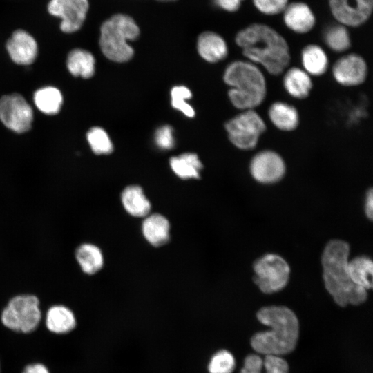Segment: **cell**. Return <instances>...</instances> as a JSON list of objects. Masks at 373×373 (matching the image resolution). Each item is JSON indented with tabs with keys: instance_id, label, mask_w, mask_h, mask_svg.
Returning a JSON list of instances; mask_svg holds the SVG:
<instances>
[{
	"instance_id": "cell-1",
	"label": "cell",
	"mask_w": 373,
	"mask_h": 373,
	"mask_svg": "<svg viewBox=\"0 0 373 373\" xmlns=\"http://www.w3.org/2000/svg\"><path fill=\"white\" fill-rule=\"evenodd\" d=\"M236 43L248 61L261 66L272 75H280L289 64L291 56L287 41L267 25L250 24L237 33Z\"/></svg>"
},
{
	"instance_id": "cell-2",
	"label": "cell",
	"mask_w": 373,
	"mask_h": 373,
	"mask_svg": "<svg viewBox=\"0 0 373 373\" xmlns=\"http://www.w3.org/2000/svg\"><path fill=\"white\" fill-rule=\"evenodd\" d=\"M257 318L270 328L251 337V345L257 353L281 356L295 349L299 323L291 309L285 306L264 307L257 312Z\"/></svg>"
},
{
	"instance_id": "cell-3",
	"label": "cell",
	"mask_w": 373,
	"mask_h": 373,
	"mask_svg": "<svg viewBox=\"0 0 373 373\" xmlns=\"http://www.w3.org/2000/svg\"><path fill=\"white\" fill-rule=\"evenodd\" d=\"M349 244L342 240H332L325 245L322 257L325 287L339 306L358 305L367 297V290L351 280L348 270Z\"/></svg>"
},
{
	"instance_id": "cell-4",
	"label": "cell",
	"mask_w": 373,
	"mask_h": 373,
	"mask_svg": "<svg viewBox=\"0 0 373 373\" xmlns=\"http://www.w3.org/2000/svg\"><path fill=\"white\" fill-rule=\"evenodd\" d=\"M223 79L231 87L228 91L230 102L239 110L254 109L266 97L265 77L259 66L248 60H237L229 64Z\"/></svg>"
},
{
	"instance_id": "cell-5",
	"label": "cell",
	"mask_w": 373,
	"mask_h": 373,
	"mask_svg": "<svg viewBox=\"0 0 373 373\" xmlns=\"http://www.w3.org/2000/svg\"><path fill=\"white\" fill-rule=\"evenodd\" d=\"M139 35L140 28L131 16L122 13L113 15L101 25L99 40L101 50L111 61H127L134 54L128 41H133Z\"/></svg>"
},
{
	"instance_id": "cell-6",
	"label": "cell",
	"mask_w": 373,
	"mask_h": 373,
	"mask_svg": "<svg viewBox=\"0 0 373 373\" xmlns=\"http://www.w3.org/2000/svg\"><path fill=\"white\" fill-rule=\"evenodd\" d=\"M41 318L39 301L34 295H19L13 297L3 309L2 324L18 333L29 334L38 327Z\"/></svg>"
},
{
	"instance_id": "cell-7",
	"label": "cell",
	"mask_w": 373,
	"mask_h": 373,
	"mask_svg": "<svg viewBox=\"0 0 373 373\" xmlns=\"http://www.w3.org/2000/svg\"><path fill=\"white\" fill-rule=\"evenodd\" d=\"M231 142L238 149H254L266 131V124L254 109L242 111L224 124Z\"/></svg>"
},
{
	"instance_id": "cell-8",
	"label": "cell",
	"mask_w": 373,
	"mask_h": 373,
	"mask_svg": "<svg viewBox=\"0 0 373 373\" xmlns=\"http://www.w3.org/2000/svg\"><path fill=\"white\" fill-rule=\"evenodd\" d=\"M254 282L265 294H272L283 289L289 278L290 268L286 260L275 254H267L258 258L253 265Z\"/></svg>"
},
{
	"instance_id": "cell-9",
	"label": "cell",
	"mask_w": 373,
	"mask_h": 373,
	"mask_svg": "<svg viewBox=\"0 0 373 373\" xmlns=\"http://www.w3.org/2000/svg\"><path fill=\"white\" fill-rule=\"evenodd\" d=\"M0 120L12 131L25 133L31 128L33 111L21 95H6L0 98Z\"/></svg>"
},
{
	"instance_id": "cell-10",
	"label": "cell",
	"mask_w": 373,
	"mask_h": 373,
	"mask_svg": "<svg viewBox=\"0 0 373 373\" xmlns=\"http://www.w3.org/2000/svg\"><path fill=\"white\" fill-rule=\"evenodd\" d=\"M88 10V0H50L47 4L48 14L60 19L59 28L67 34L80 30Z\"/></svg>"
},
{
	"instance_id": "cell-11",
	"label": "cell",
	"mask_w": 373,
	"mask_h": 373,
	"mask_svg": "<svg viewBox=\"0 0 373 373\" xmlns=\"http://www.w3.org/2000/svg\"><path fill=\"white\" fill-rule=\"evenodd\" d=\"M286 166L283 157L272 150L260 151L250 162L249 171L253 178L262 184H273L280 180Z\"/></svg>"
},
{
	"instance_id": "cell-12",
	"label": "cell",
	"mask_w": 373,
	"mask_h": 373,
	"mask_svg": "<svg viewBox=\"0 0 373 373\" xmlns=\"http://www.w3.org/2000/svg\"><path fill=\"white\" fill-rule=\"evenodd\" d=\"M334 17L345 26L358 27L370 18L373 0H329Z\"/></svg>"
},
{
	"instance_id": "cell-13",
	"label": "cell",
	"mask_w": 373,
	"mask_h": 373,
	"mask_svg": "<svg viewBox=\"0 0 373 373\" xmlns=\"http://www.w3.org/2000/svg\"><path fill=\"white\" fill-rule=\"evenodd\" d=\"M332 73L335 81L344 86H357L367 75V66L359 55L350 53L342 56L334 64Z\"/></svg>"
},
{
	"instance_id": "cell-14",
	"label": "cell",
	"mask_w": 373,
	"mask_h": 373,
	"mask_svg": "<svg viewBox=\"0 0 373 373\" xmlns=\"http://www.w3.org/2000/svg\"><path fill=\"white\" fill-rule=\"evenodd\" d=\"M6 48L11 59L20 65L32 64L38 53L36 39L23 29H17L12 32L6 41Z\"/></svg>"
},
{
	"instance_id": "cell-15",
	"label": "cell",
	"mask_w": 373,
	"mask_h": 373,
	"mask_svg": "<svg viewBox=\"0 0 373 373\" xmlns=\"http://www.w3.org/2000/svg\"><path fill=\"white\" fill-rule=\"evenodd\" d=\"M283 20L290 30L299 34L309 32L316 22L313 12L303 2L287 4L283 11Z\"/></svg>"
},
{
	"instance_id": "cell-16",
	"label": "cell",
	"mask_w": 373,
	"mask_h": 373,
	"mask_svg": "<svg viewBox=\"0 0 373 373\" xmlns=\"http://www.w3.org/2000/svg\"><path fill=\"white\" fill-rule=\"evenodd\" d=\"M142 231L149 244L154 247L163 246L170 238V223L162 214L149 213L142 222Z\"/></svg>"
},
{
	"instance_id": "cell-17",
	"label": "cell",
	"mask_w": 373,
	"mask_h": 373,
	"mask_svg": "<svg viewBox=\"0 0 373 373\" xmlns=\"http://www.w3.org/2000/svg\"><path fill=\"white\" fill-rule=\"evenodd\" d=\"M197 49L200 55L211 63L224 59L228 54L224 39L220 35L211 31H206L199 35Z\"/></svg>"
},
{
	"instance_id": "cell-18",
	"label": "cell",
	"mask_w": 373,
	"mask_h": 373,
	"mask_svg": "<svg viewBox=\"0 0 373 373\" xmlns=\"http://www.w3.org/2000/svg\"><path fill=\"white\" fill-rule=\"evenodd\" d=\"M287 361L278 356L251 354L246 356L240 373H288Z\"/></svg>"
},
{
	"instance_id": "cell-19",
	"label": "cell",
	"mask_w": 373,
	"mask_h": 373,
	"mask_svg": "<svg viewBox=\"0 0 373 373\" xmlns=\"http://www.w3.org/2000/svg\"><path fill=\"white\" fill-rule=\"evenodd\" d=\"M283 84L286 92L298 99L307 98L313 86L310 75L298 67H291L285 71Z\"/></svg>"
},
{
	"instance_id": "cell-20",
	"label": "cell",
	"mask_w": 373,
	"mask_h": 373,
	"mask_svg": "<svg viewBox=\"0 0 373 373\" xmlns=\"http://www.w3.org/2000/svg\"><path fill=\"white\" fill-rule=\"evenodd\" d=\"M268 116L272 124L283 131H294L299 124L297 109L287 102L272 103L268 110Z\"/></svg>"
},
{
	"instance_id": "cell-21",
	"label": "cell",
	"mask_w": 373,
	"mask_h": 373,
	"mask_svg": "<svg viewBox=\"0 0 373 373\" xmlns=\"http://www.w3.org/2000/svg\"><path fill=\"white\" fill-rule=\"evenodd\" d=\"M121 201L126 211L133 217L145 218L150 213L151 202L138 185L126 186L122 193Z\"/></svg>"
},
{
	"instance_id": "cell-22",
	"label": "cell",
	"mask_w": 373,
	"mask_h": 373,
	"mask_svg": "<svg viewBox=\"0 0 373 373\" xmlns=\"http://www.w3.org/2000/svg\"><path fill=\"white\" fill-rule=\"evenodd\" d=\"M77 321L73 312L64 305H55L47 312V329L57 334H68L75 329Z\"/></svg>"
},
{
	"instance_id": "cell-23",
	"label": "cell",
	"mask_w": 373,
	"mask_h": 373,
	"mask_svg": "<svg viewBox=\"0 0 373 373\" xmlns=\"http://www.w3.org/2000/svg\"><path fill=\"white\" fill-rule=\"evenodd\" d=\"M303 70L310 76H321L325 73L329 66L328 57L318 45L309 44L301 52Z\"/></svg>"
},
{
	"instance_id": "cell-24",
	"label": "cell",
	"mask_w": 373,
	"mask_h": 373,
	"mask_svg": "<svg viewBox=\"0 0 373 373\" xmlns=\"http://www.w3.org/2000/svg\"><path fill=\"white\" fill-rule=\"evenodd\" d=\"M95 64L93 54L84 49H73L67 56V68L75 77L85 79L91 77L95 73Z\"/></svg>"
},
{
	"instance_id": "cell-25",
	"label": "cell",
	"mask_w": 373,
	"mask_h": 373,
	"mask_svg": "<svg viewBox=\"0 0 373 373\" xmlns=\"http://www.w3.org/2000/svg\"><path fill=\"white\" fill-rule=\"evenodd\" d=\"M372 261L366 256H357L348 261L347 270L351 280L365 290L372 287Z\"/></svg>"
},
{
	"instance_id": "cell-26",
	"label": "cell",
	"mask_w": 373,
	"mask_h": 373,
	"mask_svg": "<svg viewBox=\"0 0 373 373\" xmlns=\"http://www.w3.org/2000/svg\"><path fill=\"white\" fill-rule=\"evenodd\" d=\"M170 166L175 174L183 180L200 178L202 164L195 153H186L170 159Z\"/></svg>"
},
{
	"instance_id": "cell-27",
	"label": "cell",
	"mask_w": 373,
	"mask_h": 373,
	"mask_svg": "<svg viewBox=\"0 0 373 373\" xmlns=\"http://www.w3.org/2000/svg\"><path fill=\"white\" fill-rule=\"evenodd\" d=\"M75 256L82 269L87 274H94L103 267V254L96 245L83 244L77 249Z\"/></svg>"
},
{
	"instance_id": "cell-28",
	"label": "cell",
	"mask_w": 373,
	"mask_h": 373,
	"mask_svg": "<svg viewBox=\"0 0 373 373\" xmlns=\"http://www.w3.org/2000/svg\"><path fill=\"white\" fill-rule=\"evenodd\" d=\"M37 108L47 115L59 113L63 104V97L60 90L53 86H45L37 90L33 96Z\"/></svg>"
},
{
	"instance_id": "cell-29",
	"label": "cell",
	"mask_w": 373,
	"mask_h": 373,
	"mask_svg": "<svg viewBox=\"0 0 373 373\" xmlns=\"http://www.w3.org/2000/svg\"><path fill=\"white\" fill-rule=\"evenodd\" d=\"M323 39L326 45L333 51L343 52L351 45L350 34L346 27L341 23L328 26L324 31Z\"/></svg>"
},
{
	"instance_id": "cell-30",
	"label": "cell",
	"mask_w": 373,
	"mask_h": 373,
	"mask_svg": "<svg viewBox=\"0 0 373 373\" xmlns=\"http://www.w3.org/2000/svg\"><path fill=\"white\" fill-rule=\"evenodd\" d=\"M88 142L92 151L97 155H107L113 151L112 142L104 129L95 126L86 134Z\"/></svg>"
},
{
	"instance_id": "cell-31",
	"label": "cell",
	"mask_w": 373,
	"mask_h": 373,
	"mask_svg": "<svg viewBox=\"0 0 373 373\" xmlns=\"http://www.w3.org/2000/svg\"><path fill=\"white\" fill-rule=\"evenodd\" d=\"M235 367V358L226 350H220L213 354L207 365L209 373H232Z\"/></svg>"
},
{
	"instance_id": "cell-32",
	"label": "cell",
	"mask_w": 373,
	"mask_h": 373,
	"mask_svg": "<svg viewBox=\"0 0 373 373\" xmlns=\"http://www.w3.org/2000/svg\"><path fill=\"white\" fill-rule=\"evenodd\" d=\"M191 90L184 86H174L171 91L172 106L181 111L184 115L193 117L195 111L193 107L186 102L191 97Z\"/></svg>"
},
{
	"instance_id": "cell-33",
	"label": "cell",
	"mask_w": 373,
	"mask_h": 373,
	"mask_svg": "<svg viewBox=\"0 0 373 373\" xmlns=\"http://www.w3.org/2000/svg\"><path fill=\"white\" fill-rule=\"evenodd\" d=\"M256 8L262 13L274 15L284 11L288 0H253Z\"/></svg>"
},
{
	"instance_id": "cell-34",
	"label": "cell",
	"mask_w": 373,
	"mask_h": 373,
	"mask_svg": "<svg viewBox=\"0 0 373 373\" xmlns=\"http://www.w3.org/2000/svg\"><path fill=\"white\" fill-rule=\"evenodd\" d=\"M155 142L158 148L169 150L175 146L173 129L169 125H164L158 128L155 134Z\"/></svg>"
},
{
	"instance_id": "cell-35",
	"label": "cell",
	"mask_w": 373,
	"mask_h": 373,
	"mask_svg": "<svg viewBox=\"0 0 373 373\" xmlns=\"http://www.w3.org/2000/svg\"><path fill=\"white\" fill-rule=\"evenodd\" d=\"M213 1L218 7L224 10L235 12L240 8L242 0H213Z\"/></svg>"
},
{
	"instance_id": "cell-36",
	"label": "cell",
	"mask_w": 373,
	"mask_h": 373,
	"mask_svg": "<svg viewBox=\"0 0 373 373\" xmlns=\"http://www.w3.org/2000/svg\"><path fill=\"white\" fill-rule=\"evenodd\" d=\"M365 213L368 219L372 220L373 217V191L370 188L366 193L365 200Z\"/></svg>"
},
{
	"instance_id": "cell-37",
	"label": "cell",
	"mask_w": 373,
	"mask_h": 373,
	"mask_svg": "<svg viewBox=\"0 0 373 373\" xmlns=\"http://www.w3.org/2000/svg\"><path fill=\"white\" fill-rule=\"evenodd\" d=\"M22 373H50V372L46 365L37 363L26 365Z\"/></svg>"
},
{
	"instance_id": "cell-38",
	"label": "cell",
	"mask_w": 373,
	"mask_h": 373,
	"mask_svg": "<svg viewBox=\"0 0 373 373\" xmlns=\"http://www.w3.org/2000/svg\"><path fill=\"white\" fill-rule=\"evenodd\" d=\"M158 1H162V2H168V1H175V0H157Z\"/></svg>"
},
{
	"instance_id": "cell-39",
	"label": "cell",
	"mask_w": 373,
	"mask_h": 373,
	"mask_svg": "<svg viewBox=\"0 0 373 373\" xmlns=\"http://www.w3.org/2000/svg\"><path fill=\"white\" fill-rule=\"evenodd\" d=\"M0 369H1V366H0Z\"/></svg>"
}]
</instances>
